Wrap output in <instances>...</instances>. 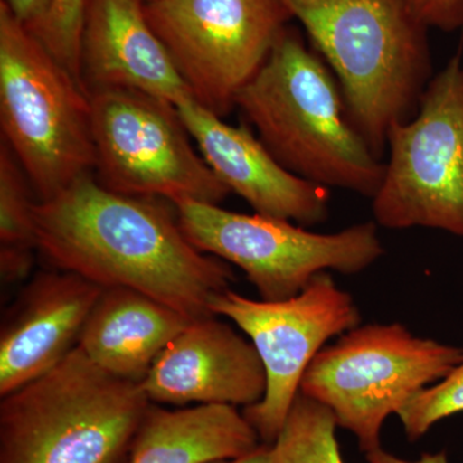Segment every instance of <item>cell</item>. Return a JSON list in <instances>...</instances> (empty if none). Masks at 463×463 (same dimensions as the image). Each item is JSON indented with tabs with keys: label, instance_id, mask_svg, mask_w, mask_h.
Listing matches in <instances>:
<instances>
[{
	"label": "cell",
	"instance_id": "6da1fadb",
	"mask_svg": "<svg viewBox=\"0 0 463 463\" xmlns=\"http://www.w3.org/2000/svg\"><path fill=\"white\" fill-rule=\"evenodd\" d=\"M36 248L58 269L109 288L137 289L191 318L214 316L210 301L234 274L183 233L156 199L127 196L91 174L35 205Z\"/></svg>",
	"mask_w": 463,
	"mask_h": 463
},
{
	"label": "cell",
	"instance_id": "7a4b0ae2",
	"mask_svg": "<svg viewBox=\"0 0 463 463\" xmlns=\"http://www.w3.org/2000/svg\"><path fill=\"white\" fill-rule=\"evenodd\" d=\"M236 108L288 172L373 199L385 163L350 123L339 81L295 30H283Z\"/></svg>",
	"mask_w": 463,
	"mask_h": 463
},
{
	"label": "cell",
	"instance_id": "3957f363",
	"mask_svg": "<svg viewBox=\"0 0 463 463\" xmlns=\"http://www.w3.org/2000/svg\"><path fill=\"white\" fill-rule=\"evenodd\" d=\"M336 75L347 118L383 157L432 79L429 27L407 0H285Z\"/></svg>",
	"mask_w": 463,
	"mask_h": 463
},
{
	"label": "cell",
	"instance_id": "277c9868",
	"mask_svg": "<svg viewBox=\"0 0 463 463\" xmlns=\"http://www.w3.org/2000/svg\"><path fill=\"white\" fill-rule=\"evenodd\" d=\"M151 402L76 346L0 402V463H129Z\"/></svg>",
	"mask_w": 463,
	"mask_h": 463
},
{
	"label": "cell",
	"instance_id": "5b68a950",
	"mask_svg": "<svg viewBox=\"0 0 463 463\" xmlns=\"http://www.w3.org/2000/svg\"><path fill=\"white\" fill-rule=\"evenodd\" d=\"M0 127L45 201L96 165L90 97L0 0Z\"/></svg>",
	"mask_w": 463,
	"mask_h": 463
},
{
	"label": "cell",
	"instance_id": "8992f818",
	"mask_svg": "<svg viewBox=\"0 0 463 463\" xmlns=\"http://www.w3.org/2000/svg\"><path fill=\"white\" fill-rule=\"evenodd\" d=\"M462 354L461 347L414 336L402 323L356 326L316 355L300 392L327 407L367 455L383 448L386 420L443 380Z\"/></svg>",
	"mask_w": 463,
	"mask_h": 463
},
{
	"label": "cell",
	"instance_id": "52a82bcc",
	"mask_svg": "<svg viewBox=\"0 0 463 463\" xmlns=\"http://www.w3.org/2000/svg\"><path fill=\"white\" fill-rule=\"evenodd\" d=\"M174 207L192 245L239 267L263 300L295 297L327 270L364 272L383 254L374 222L316 233L283 219L241 214L200 201H179Z\"/></svg>",
	"mask_w": 463,
	"mask_h": 463
},
{
	"label": "cell",
	"instance_id": "ba28073f",
	"mask_svg": "<svg viewBox=\"0 0 463 463\" xmlns=\"http://www.w3.org/2000/svg\"><path fill=\"white\" fill-rule=\"evenodd\" d=\"M389 160L373 199L374 223L463 237V63L458 52L432 76L416 115L392 125Z\"/></svg>",
	"mask_w": 463,
	"mask_h": 463
},
{
	"label": "cell",
	"instance_id": "9c48e42d",
	"mask_svg": "<svg viewBox=\"0 0 463 463\" xmlns=\"http://www.w3.org/2000/svg\"><path fill=\"white\" fill-rule=\"evenodd\" d=\"M97 182L127 196L221 205L231 194L191 143L175 105L132 90L90 94Z\"/></svg>",
	"mask_w": 463,
	"mask_h": 463
},
{
	"label": "cell",
	"instance_id": "30bf717a",
	"mask_svg": "<svg viewBox=\"0 0 463 463\" xmlns=\"http://www.w3.org/2000/svg\"><path fill=\"white\" fill-rule=\"evenodd\" d=\"M143 9L192 99L221 118L292 18L285 0H158Z\"/></svg>",
	"mask_w": 463,
	"mask_h": 463
},
{
	"label": "cell",
	"instance_id": "8fae6325",
	"mask_svg": "<svg viewBox=\"0 0 463 463\" xmlns=\"http://www.w3.org/2000/svg\"><path fill=\"white\" fill-rule=\"evenodd\" d=\"M210 312L245 332L263 362L264 397L242 413L265 444L279 437L304 373L326 343L361 323L354 298L328 272L286 300H252L225 288L210 301Z\"/></svg>",
	"mask_w": 463,
	"mask_h": 463
},
{
	"label": "cell",
	"instance_id": "7c38bea8",
	"mask_svg": "<svg viewBox=\"0 0 463 463\" xmlns=\"http://www.w3.org/2000/svg\"><path fill=\"white\" fill-rule=\"evenodd\" d=\"M216 317L194 319L161 353L141 383L151 403L248 408L263 399L267 374L257 349Z\"/></svg>",
	"mask_w": 463,
	"mask_h": 463
},
{
	"label": "cell",
	"instance_id": "4fadbf2b",
	"mask_svg": "<svg viewBox=\"0 0 463 463\" xmlns=\"http://www.w3.org/2000/svg\"><path fill=\"white\" fill-rule=\"evenodd\" d=\"M207 165L258 214L316 225L330 214V191L285 169L248 128L232 127L196 100L178 106Z\"/></svg>",
	"mask_w": 463,
	"mask_h": 463
},
{
	"label": "cell",
	"instance_id": "5bb4252c",
	"mask_svg": "<svg viewBox=\"0 0 463 463\" xmlns=\"http://www.w3.org/2000/svg\"><path fill=\"white\" fill-rule=\"evenodd\" d=\"M102 291L60 269L27 283L0 328V397L50 373L78 346Z\"/></svg>",
	"mask_w": 463,
	"mask_h": 463
},
{
	"label": "cell",
	"instance_id": "9a60e30c",
	"mask_svg": "<svg viewBox=\"0 0 463 463\" xmlns=\"http://www.w3.org/2000/svg\"><path fill=\"white\" fill-rule=\"evenodd\" d=\"M81 83L88 94L138 90L176 108L194 99L139 0H87Z\"/></svg>",
	"mask_w": 463,
	"mask_h": 463
},
{
	"label": "cell",
	"instance_id": "2e32d148",
	"mask_svg": "<svg viewBox=\"0 0 463 463\" xmlns=\"http://www.w3.org/2000/svg\"><path fill=\"white\" fill-rule=\"evenodd\" d=\"M191 317L137 289L103 288L78 347L103 371L142 383Z\"/></svg>",
	"mask_w": 463,
	"mask_h": 463
},
{
	"label": "cell",
	"instance_id": "e0dca14e",
	"mask_svg": "<svg viewBox=\"0 0 463 463\" xmlns=\"http://www.w3.org/2000/svg\"><path fill=\"white\" fill-rule=\"evenodd\" d=\"M260 438L237 407L201 404L167 410L151 403L129 463H206L239 458Z\"/></svg>",
	"mask_w": 463,
	"mask_h": 463
},
{
	"label": "cell",
	"instance_id": "ac0fdd59",
	"mask_svg": "<svg viewBox=\"0 0 463 463\" xmlns=\"http://www.w3.org/2000/svg\"><path fill=\"white\" fill-rule=\"evenodd\" d=\"M327 407L298 392L279 437L270 444L272 463H345Z\"/></svg>",
	"mask_w": 463,
	"mask_h": 463
},
{
	"label": "cell",
	"instance_id": "d6986e66",
	"mask_svg": "<svg viewBox=\"0 0 463 463\" xmlns=\"http://www.w3.org/2000/svg\"><path fill=\"white\" fill-rule=\"evenodd\" d=\"M26 173L7 143L0 145V246L36 248L35 200Z\"/></svg>",
	"mask_w": 463,
	"mask_h": 463
},
{
	"label": "cell",
	"instance_id": "ffe728a7",
	"mask_svg": "<svg viewBox=\"0 0 463 463\" xmlns=\"http://www.w3.org/2000/svg\"><path fill=\"white\" fill-rule=\"evenodd\" d=\"M85 8L87 0H52L44 17L26 26L80 83Z\"/></svg>",
	"mask_w": 463,
	"mask_h": 463
},
{
	"label": "cell",
	"instance_id": "44dd1931",
	"mask_svg": "<svg viewBox=\"0 0 463 463\" xmlns=\"http://www.w3.org/2000/svg\"><path fill=\"white\" fill-rule=\"evenodd\" d=\"M458 413H463V354L458 364L443 380L414 395L397 416L405 437L416 441L438 422Z\"/></svg>",
	"mask_w": 463,
	"mask_h": 463
},
{
	"label": "cell",
	"instance_id": "7402d4cb",
	"mask_svg": "<svg viewBox=\"0 0 463 463\" xmlns=\"http://www.w3.org/2000/svg\"><path fill=\"white\" fill-rule=\"evenodd\" d=\"M414 14L429 29L463 30V0H407Z\"/></svg>",
	"mask_w": 463,
	"mask_h": 463
},
{
	"label": "cell",
	"instance_id": "603a6c76",
	"mask_svg": "<svg viewBox=\"0 0 463 463\" xmlns=\"http://www.w3.org/2000/svg\"><path fill=\"white\" fill-rule=\"evenodd\" d=\"M33 248L0 246V276L11 285L25 279L33 265Z\"/></svg>",
	"mask_w": 463,
	"mask_h": 463
},
{
	"label": "cell",
	"instance_id": "cb8c5ba5",
	"mask_svg": "<svg viewBox=\"0 0 463 463\" xmlns=\"http://www.w3.org/2000/svg\"><path fill=\"white\" fill-rule=\"evenodd\" d=\"M12 14L27 27L41 21L50 8L52 0H5Z\"/></svg>",
	"mask_w": 463,
	"mask_h": 463
},
{
	"label": "cell",
	"instance_id": "d4e9b609",
	"mask_svg": "<svg viewBox=\"0 0 463 463\" xmlns=\"http://www.w3.org/2000/svg\"><path fill=\"white\" fill-rule=\"evenodd\" d=\"M365 459L368 463H449L446 452L423 453L416 461H410V459H403L392 453L386 452L383 448L367 453Z\"/></svg>",
	"mask_w": 463,
	"mask_h": 463
},
{
	"label": "cell",
	"instance_id": "484cf974",
	"mask_svg": "<svg viewBox=\"0 0 463 463\" xmlns=\"http://www.w3.org/2000/svg\"><path fill=\"white\" fill-rule=\"evenodd\" d=\"M206 463H272L270 458V444L261 443L257 449L239 458L221 459Z\"/></svg>",
	"mask_w": 463,
	"mask_h": 463
},
{
	"label": "cell",
	"instance_id": "4316f807",
	"mask_svg": "<svg viewBox=\"0 0 463 463\" xmlns=\"http://www.w3.org/2000/svg\"><path fill=\"white\" fill-rule=\"evenodd\" d=\"M139 2H141L142 5H148V3L158 2V0H139Z\"/></svg>",
	"mask_w": 463,
	"mask_h": 463
}]
</instances>
